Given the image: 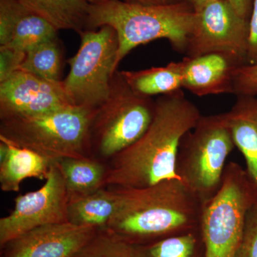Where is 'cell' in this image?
Returning a JSON list of instances; mask_svg holds the SVG:
<instances>
[{
	"label": "cell",
	"instance_id": "1",
	"mask_svg": "<svg viewBox=\"0 0 257 257\" xmlns=\"http://www.w3.org/2000/svg\"><path fill=\"white\" fill-rule=\"evenodd\" d=\"M202 116L182 90L159 96L146 132L109 160L104 187L143 188L178 177L176 165L181 142Z\"/></svg>",
	"mask_w": 257,
	"mask_h": 257
},
{
	"label": "cell",
	"instance_id": "2",
	"mask_svg": "<svg viewBox=\"0 0 257 257\" xmlns=\"http://www.w3.org/2000/svg\"><path fill=\"white\" fill-rule=\"evenodd\" d=\"M116 189L119 204L106 229L133 245L200 227L204 203L179 177L143 188Z\"/></svg>",
	"mask_w": 257,
	"mask_h": 257
},
{
	"label": "cell",
	"instance_id": "3",
	"mask_svg": "<svg viewBox=\"0 0 257 257\" xmlns=\"http://www.w3.org/2000/svg\"><path fill=\"white\" fill-rule=\"evenodd\" d=\"M191 3L145 5L109 0L89 5L88 30L104 26L112 28L117 35L116 67L134 49L165 39L176 52L185 54L196 22Z\"/></svg>",
	"mask_w": 257,
	"mask_h": 257
},
{
	"label": "cell",
	"instance_id": "4",
	"mask_svg": "<svg viewBox=\"0 0 257 257\" xmlns=\"http://www.w3.org/2000/svg\"><path fill=\"white\" fill-rule=\"evenodd\" d=\"M95 109L70 105L37 116L0 119V137L51 162L91 157Z\"/></svg>",
	"mask_w": 257,
	"mask_h": 257
},
{
	"label": "cell",
	"instance_id": "5",
	"mask_svg": "<svg viewBox=\"0 0 257 257\" xmlns=\"http://www.w3.org/2000/svg\"><path fill=\"white\" fill-rule=\"evenodd\" d=\"M234 147L225 113L202 115L182 139L177 175L204 205L220 189L226 160Z\"/></svg>",
	"mask_w": 257,
	"mask_h": 257
},
{
	"label": "cell",
	"instance_id": "6",
	"mask_svg": "<svg viewBox=\"0 0 257 257\" xmlns=\"http://www.w3.org/2000/svg\"><path fill=\"white\" fill-rule=\"evenodd\" d=\"M257 202V185L236 162L226 166L220 189L203 209L201 230L205 257H234L248 211Z\"/></svg>",
	"mask_w": 257,
	"mask_h": 257
},
{
	"label": "cell",
	"instance_id": "7",
	"mask_svg": "<svg viewBox=\"0 0 257 257\" xmlns=\"http://www.w3.org/2000/svg\"><path fill=\"white\" fill-rule=\"evenodd\" d=\"M155 110V100L134 92L116 71L109 97L95 109L91 126L93 157L110 160L146 132Z\"/></svg>",
	"mask_w": 257,
	"mask_h": 257
},
{
	"label": "cell",
	"instance_id": "8",
	"mask_svg": "<svg viewBox=\"0 0 257 257\" xmlns=\"http://www.w3.org/2000/svg\"><path fill=\"white\" fill-rule=\"evenodd\" d=\"M77 53L68 60L69 72L62 80L72 105L97 109L110 93L113 76L117 71V35L112 28L104 26L80 35Z\"/></svg>",
	"mask_w": 257,
	"mask_h": 257
},
{
	"label": "cell",
	"instance_id": "9",
	"mask_svg": "<svg viewBox=\"0 0 257 257\" xmlns=\"http://www.w3.org/2000/svg\"><path fill=\"white\" fill-rule=\"evenodd\" d=\"M196 22L186 57L220 54L239 67L247 63L249 20L227 0H214L196 12Z\"/></svg>",
	"mask_w": 257,
	"mask_h": 257
},
{
	"label": "cell",
	"instance_id": "10",
	"mask_svg": "<svg viewBox=\"0 0 257 257\" xmlns=\"http://www.w3.org/2000/svg\"><path fill=\"white\" fill-rule=\"evenodd\" d=\"M45 184L38 190L18 196L13 211L0 219V246L25 233L68 221L69 193L57 162H52Z\"/></svg>",
	"mask_w": 257,
	"mask_h": 257
},
{
	"label": "cell",
	"instance_id": "11",
	"mask_svg": "<svg viewBox=\"0 0 257 257\" xmlns=\"http://www.w3.org/2000/svg\"><path fill=\"white\" fill-rule=\"evenodd\" d=\"M72 105L63 82L17 71L0 82V119L37 116Z\"/></svg>",
	"mask_w": 257,
	"mask_h": 257
},
{
	"label": "cell",
	"instance_id": "12",
	"mask_svg": "<svg viewBox=\"0 0 257 257\" xmlns=\"http://www.w3.org/2000/svg\"><path fill=\"white\" fill-rule=\"evenodd\" d=\"M99 229L69 222L40 226L1 247V257H72Z\"/></svg>",
	"mask_w": 257,
	"mask_h": 257
},
{
	"label": "cell",
	"instance_id": "13",
	"mask_svg": "<svg viewBox=\"0 0 257 257\" xmlns=\"http://www.w3.org/2000/svg\"><path fill=\"white\" fill-rule=\"evenodd\" d=\"M182 87L194 95L232 94L233 72L237 67L220 54L184 57Z\"/></svg>",
	"mask_w": 257,
	"mask_h": 257
},
{
	"label": "cell",
	"instance_id": "14",
	"mask_svg": "<svg viewBox=\"0 0 257 257\" xmlns=\"http://www.w3.org/2000/svg\"><path fill=\"white\" fill-rule=\"evenodd\" d=\"M52 162L0 137V188L5 192H17L25 179H46Z\"/></svg>",
	"mask_w": 257,
	"mask_h": 257
},
{
	"label": "cell",
	"instance_id": "15",
	"mask_svg": "<svg viewBox=\"0 0 257 257\" xmlns=\"http://www.w3.org/2000/svg\"><path fill=\"white\" fill-rule=\"evenodd\" d=\"M226 114L235 147L246 161V172L257 185V97L237 96Z\"/></svg>",
	"mask_w": 257,
	"mask_h": 257
},
{
	"label": "cell",
	"instance_id": "16",
	"mask_svg": "<svg viewBox=\"0 0 257 257\" xmlns=\"http://www.w3.org/2000/svg\"><path fill=\"white\" fill-rule=\"evenodd\" d=\"M119 204L116 189L102 188L83 194L69 195L67 219L69 222L82 226L106 229Z\"/></svg>",
	"mask_w": 257,
	"mask_h": 257
},
{
	"label": "cell",
	"instance_id": "17",
	"mask_svg": "<svg viewBox=\"0 0 257 257\" xmlns=\"http://www.w3.org/2000/svg\"><path fill=\"white\" fill-rule=\"evenodd\" d=\"M57 30L87 31L89 5L85 0H18Z\"/></svg>",
	"mask_w": 257,
	"mask_h": 257
},
{
	"label": "cell",
	"instance_id": "18",
	"mask_svg": "<svg viewBox=\"0 0 257 257\" xmlns=\"http://www.w3.org/2000/svg\"><path fill=\"white\" fill-rule=\"evenodd\" d=\"M183 61L172 62L164 67H153L138 71H119L134 92L152 97L182 90Z\"/></svg>",
	"mask_w": 257,
	"mask_h": 257
},
{
	"label": "cell",
	"instance_id": "19",
	"mask_svg": "<svg viewBox=\"0 0 257 257\" xmlns=\"http://www.w3.org/2000/svg\"><path fill=\"white\" fill-rule=\"evenodd\" d=\"M69 195L87 194L104 187L107 165L94 157L57 161Z\"/></svg>",
	"mask_w": 257,
	"mask_h": 257
},
{
	"label": "cell",
	"instance_id": "20",
	"mask_svg": "<svg viewBox=\"0 0 257 257\" xmlns=\"http://www.w3.org/2000/svg\"><path fill=\"white\" fill-rule=\"evenodd\" d=\"M133 247L135 257H205L201 226Z\"/></svg>",
	"mask_w": 257,
	"mask_h": 257
},
{
	"label": "cell",
	"instance_id": "21",
	"mask_svg": "<svg viewBox=\"0 0 257 257\" xmlns=\"http://www.w3.org/2000/svg\"><path fill=\"white\" fill-rule=\"evenodd\" d=\"M57 32L47 20L30 11L18 0L11 40L8 46L27 52L42 42L57 37Z\"/></svg>",
	"mask_w": 257,
	"mask_h": 257
},
{
	"label": "cell",
	"instance_id": "22",
	"mask_svg": "<svg viewBox=\"0 0 257 257\" xmlns=\"http://www.w3.org/2000/svg\"><path fill=\"white\" fill-rule=\"evenodd\" d=\"M62 64L63 52L57 37L28 50L20 69L47 80L60 82Z\"/></svg>",
	"mask_w": 257,
	"mask_h": 257
},
{
	"label": "cell",
	"instance_id": "23",
	"mask_svg": "<svg viewBox=\"0 0 257 257\" xmlns=\"http://www.w3.org/2000/svg\"><path fill=\"white\" fill-rule=\"evenodd\" d=\"M72 257H135V255L133 244L107 229H100Z\"/></svg>",
	"mask_w": 257,
	"mask_h": 257
},
{
	"label": "cell",
	"instance_id": "24",
	"mask_svg": "<svg viewBox=\"0 0 257 257\" xmlns=\"http://www.w3.org/2000/svg\"><path fill=\"white\" fill-rule=\"evenodd\" d=\"M232 94L239 96H257V64H243L233 72Z\"/></svg>",
	"mask_w": 257,
	"mask_h": 257
},
{
	"label": "cell",
	"instance_id": "25",
	"mask_svg": "<svg viewBox=\"0 0 257 257\" xmlns=\"http://www.w3.org/2000/svg\"><path fill=\"white\" fill-rule=\"evenodd\" d=\"M234 257H257V202L248 211L242 239Z\"/></svg>",
	"mask_w": 257,
	"mask_h": 257
},
{
	"label": "cell",
	"instance_id": "26",
	"mask_svg": "<svg viewBox=\"0 0 257 257\" xmlns=\"http://www.w3.org/2000/svg\"><path fill=\"white\" fill-rule=\"evenodd\" d=\"M26 52L10 46H0V82L20 70Z\"/></svg>",
	"mask_w": 257,
	"mask_h": 257
},
{
	"label": "cell",
	"instance_id": "27",
	"mask_svg": "<svg viewBox=\"0 0 257 257\" xmlns=\"http://www.w3.org/2000/svg\"><path fill=\"white\" fill-rule=\"evenodd\" d=\"M18 0H0V46L10 43Z\"/></svg>",
	"mask_w": 257,
	"mask_h": 257
},
{
	"label": "cell",
	"instance_id": "28",
	"mask_svg": "<svg viewBox=\"0 0 257 257\" xmlns=\"http://www.w3.org/2000/svg\"><path fill=\"white\" fill-rule=\"evenodd\" d=\"M257 64V0H253L252 10L249 18V33H248V45L247 52V63Z\"/></svg>",
	"mask_w": 257,
	"mask_h": 257
},
{
	"label": "cell",
	"instance_id": "29",
	"mask_svg": "<svg viewBox=\"0 0 257 257\" xmlns=\"http://www.w3.org/2000/svg\"><path fill=\"white\" fill-rule=\"evenodd\" d=\"M241 18L249 20L253 0H227Z\"/></svg>",
	"mask_w": 257,
	"mask_h": 257
},
{
	"label": "cell",
	"instance_id": "30",
	"mask_svg": "<svg viewBox=\"0 0 257 257\" xmlns=\"http://www.w3.org/2000/svg\"><path fill=\"white\" fill-rule=\"evenodd\" d=\"M126 3L145 5H171L180 3H191V0H122Z\"/></svg>",
	"mask_w": 257,
	"mask_h": 257
},
{
	"label": "cell",
	"instance_id": "31",
	"mask_svg": "<svg viewBox=\"0 0 257 257\" xmlns=\"http://www.w3.org/2000/svg\"><path fill=\"white\" fill-rule=\"evenodd\" d=\"M212 1H214V0H191V4H192L195 12H197L204 8L208 3Z\"/></svg>",
	"mask_w": 257,
	"mask_h": 257
},
{
	"label": "cell",
	"instance_id": "32",
	"mask_svg": "<svg viewBox=\"0 0 257 257\" xmlns=\"http://www.w3.org/2000/svg\"><path fill=\"white\" fill-rule=\"evenodd\" d=\"M85 1L89 5H98L105 3V2L109 1V0H85Z\"/></svg>",
	"mask_w": 257,
	"mask_h": 257
}]
</instances>
